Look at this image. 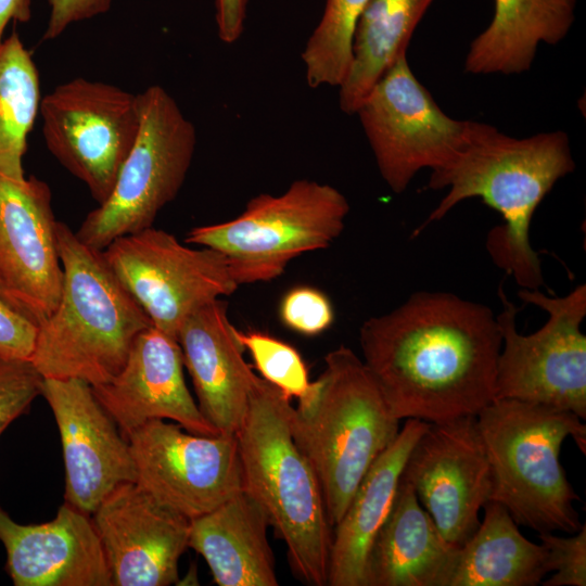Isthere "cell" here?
Returning <instances> with one entry per match:
<instances>
[{
	"mask_svg": "<svg viewBox=\"0 0 586 586\" xmlns=\"http://www.w3.org/2000/svg\"><path fill=\"white\" fill-rule=\"evenodd\" d=\"M362 361L397 419L476 415L495 399L501 334L481 303L420 291L359 329Z\"/></svg>",
	"mask_w": 586,
	"mask_h": 586,
	"instance_id": "6da1fadb",
	"label": "cell"
},
{
	"mask_svg": "<svg viewBox=\"0 0 586 586\" xmlns=\"http://www.w3.org/2000/svg\"><path fill=\"white\" fill-rule=\"evenodd\" d=\"M40 76L17 33L0 42V173L22 179L27 138L39 115Z\"/></svg>",
	"mask_w": 586,
	"mask_h": 586,
	"instance_id": "4316f807",
	"label": "cell"
},
{
	"mask_svg": "<svg viewBox=\"0 0 586 586\" xmlns=\"http://www.w3.org/2000/svg\"><path fill=\"white\" fill-rule=\"evenodd\" d=\"M221 298L191 314L177 341L205 419L222 434H235L257 375L244 359L245 348Z\"/></svg>",
	"mask_w": 586,
	"mask_h": 586,
	"instance_id": "ffe728a7",
	"label": "cell"
},
{
	"mask_svg": "<svg viewBox=\"0 0 586 586\" xmlns=\"http://www.w3.org/2000/svg\"><path fill=\"white\" fill-rule=\"evenodd\" d=\"M540 543L548 557L549 578L542 582L545 586H585L586 585V524L570 537H561L552 532L538 533Z\"/></svg>",
	"mask_w": 586,
	"mask_h": 586,
	"instance_id": "1f68e13d",
	"label": "cell"
},
{
	"mask_svg": "<svg viewBox=\"0 0 586 586\" xmlns=\"http://www.w3.org/2000/svg\"><path fill=\"white\" fill-rule=\"evenodd\" d=\"M102 254L151 324L175 339L191 314L239 288L220 253L191 249L153 226L117 238Z\"/></svg>",
	"mask_w": 586,
	"mask_h": 586,
	"instance_id": "7c38bea8",
	"label": "cell"
},
{
	"mask_svg": "<svg viewBox=\"0 0 586 586\" xmlns=\"http://www.w3.org/2000/svg\"><path fill=\"white\" fill-rule=\"evenodd\" d=\"M290 400L257 375L235 433L242 491L262 506L284 542L293 574L327 586L333 530L316 472L292 437Z\"/></svg>",
	"mask_w": 586,
	"mask_h": 586,
	"instance_id": "277c9868",
	"label": "cell"
},
{
	"mask_svg": "<svg viewBox=\"0 0 586 586\" xmlns=\"http://www.w3.org/2000/svg\"><path fill=\"white\" fill-rule=\"evenodd\" d=\"M183 367L177 339L151 326L137 336L122 370L91 387L125 437L153 419L173 420L194 434H221L200 411Z\"/></svg>",
	"mask_w": 586,
	"mask_h": 586,
	"instance_id": "ac0fdd59",
	"label": "cell"
},
{
	"mask_svg": "<svg viewBox=\"0 0 586 586\" xmlns=\"http://www.w3.org/2000/svg\"><path fill=\"white\" fill-rule=\"evenodd\" d=\"M38 324L0 295V359L29 360Z\"/></svg>",
	"mask_w": 586,
	"mask_h": 586,
	"instance_id": "d6a6232c",
	"label": "cell"
},
{
	"mask_svg": "<svg viewBox=\"0 0 586 586\" xmlns=\"http://www.w3.org/2000/svg\"><path fill=\"white\" fill-rule=\"evenodd\" d=\"M574 168L563 131L519 139L472 120L463 146L444 166L431 170L428 188L447 192L413 237L460 202L479 198L502 217V224L486 237L492 260L521 289L539 290L544 278L539 255L530 241L532 218L556 182Z\"/></svg>",
	"mask_w": 586,
	"mask_h": 586,
	"instance_id": "7a4b0ae2",
	"label": "cell"
},
{
	"mask_svg": "<svg viewBox=\"0 0 586 586\" xmlns=\"http://www.w3.org/2000/svg\"><path fill=\"white\" fill-rule=\"evenodd\" d=\"M348 212L336 188L298 179L281 194L253 196L230 220L192 228L184 241L220 253L239 285L266 282L280 277L295 257L329 247Z\"/></svg>",
	"mask_w": 586,
	"mask_h": 586,
	"instance_id": "52a82bcc",
	"label": "cell"
},
{
	"mask_svg": "<svg viewBox=\"0 0 586 586\" xmlns=\"http://www.w3.org/2000/svg\"><path fill=\"white\" fill-rule=\"evenodd\" d=\"M288 418L295 444L316 472L334 526L369 468L397 437L399 419L362 359L344 345L324 356L322 373L297 406H290Z\"/></svg>",
	"mask_w": 586,
	"mask_h": 586,
	"instance_id": "5b68a950",
	"label": "cell"
},
{
	"mask_svg": "<svg viewBox=\"0 0 586 586\" xmlns=\"http://www.w3.org/2000/svg\"><path fill=\"white\" fill-rule=\"evenodd\" d=\"M456 549L400 477L368 553L366 586H443Z\"/></svg>",
	"mask_w": 586,
	"mask_h": 586,
	"instance_id": "7402d4cb",
	"label": "cell"
},
{
	"mask_svg": "<svg viewBox=\"0 0 586 586\" xmlns=\"http://www.w3.org/2000/svg\"><path fill=\"white\" fill-rule=\"evenodd\" d=\"M434 0H369L354 35L353 61L340 88V107L355 114L384 73L406 54L411 36Z\"/></svg>",
	"mask_w": 586,
	"mask_h": 586,
	"instance_id": "484cf974",
	"label": "cell"
},
{
	"mask_svg": "<svg viewBox=\"0 0 586 586\" xmlns=\"http://www.w3.org/2000/svg\"><path fill=\"white\" fill-rule=\"evenodd\" d=\"M0 542L15 586H111L91 515L65 501L41 524H20L0 507Z\"/></svg>",
	"mask_w": 586,
	"mask_h": 586,
	"instance_id": "d6986e66",
	"label": "cell"
},
{
	"mask_svg": "<svg viewBox=\"0 0 586 586\" xmlns=\"http://www.w3.org/2000/svg\"><path fill=\"white\" fill-rule=\"evenodd\" d=\"M56 222L47 182L0 173V295L37 324L63 288Z\"/></svg>",
	"mask_w": 586,
	"mask_h": 586,
	"instance_id": "9a60e30c",
	"label": "cell"
},
{
	"mask_svg": "<svg viewBox=\"0 0 586 586\" xmlns=\"http://www.w3.org/2000/svg\"><path fill=\"white\" fill-rule=\"evenodd\" d=\"M31 14V0H0V42L11 22L27 23Z\"/></svg>",
	"mask_w": 586,
	"mask_h": 586,
	"instance_id": "d590c367",
	"label": "cell"
},
{
	"mask_svg": "<svg viewBox=\"0 0 586 586\" xmlns=\"http://www.w3.org/2000/svg\"><path fill=\"white\" fill-rule=\"evenodd\" d=\"M491 467L489 500L502 505L518 525L573 534L582 522L579 496L560 462L572 437L586 453V425L575 413L515 399H495L476 413Z\"/></svg>",
	"mask_w": 586,
	"mask_h": 586,
	"instance_id": "8992f818",
	"label": "cell"
},
{
	"mask_svg": "<svg viewBox=\"0 0 586 586\" xmlns=\"http://www.w3.org/2000/svg\"><path fill=\"white\" fill-rule=\"evenodd\" d=\"M429 422L406 419L392 445L369 468L334 525L328 586H366L372 542L387 518L406 460Z\"/></svg>",
	"mask_w": 586,
	"mask_h": 586,
	"instance_id": "44dd1931",
	"label": "cell"
},
{
	"mask_svg": "<svg viewBox=\"0 0 586 586\" xmlns=\"http://www.w3.org/2000/svg\"><path fill=\"white\" fill-rule=\"evenodd\" d=\"M126 438L136 466V483L189 520L242 489L235 434H194L175 422L153 419Z\"/></svg>",
	"mask_w": 586,
	"mask_h": 586,
	"instance_id": "4fadbf2b",
	"label": "cell"
},
{
	"mask_svg": "<svg viewBox=\"0 0 586 586\" xmlns=\"http://www.w3.org/2000/svg\"><path fill=\"white\" fill-rule=\"evenodd\" d=\"M111 586L176 584L189 547L190 520L165 507L136 482L114 488L91 514Z\"/></svg>",
	"mask_w": 586,
	"mask_h": 586,
	"instance_id": "e0dca14e",
	"label": "cell"
},
{
	"mask_svg": "<svg viewBox=\"0 0 586 586\" xmlns=\"http://www.w3.org/2000/svg\"><path fill=\"white\" fill-rule=\"evenodd\" d=\"M501 310L496 316L501 348L497 360L495 399H515L586 418V335L581 326L586 316V285L565 296L521 289L518 296L548 314L532 334L519 333V308L499 285ZM494 399V400H495Z\"/></svg>",
	"mask_w": 586,
	"mask_h": 586,
	"instance_id": "9c48e42d",
	"label": "cell"
},
{
	"mask_svg": "<svg viewBox=\"0 0 586 586\" xmlns=\"http://www.w3.org/2000/svg\"><path fill=\"white\" fill-rule=\"evenodd\" d=\"M368 2L327 0L321 21L302 53L309 87L342 85L353 61L355 30Z\"/></svg>",
	"mask_w": 586,
	"mask_h": 586,
	"instance_id": "83f0119b",
	"label": "cell"
},
{
	"mask_svg": "<svg viewBox=\"0 0 586 586\" xmlns=\"http://www.w3.org/2000/svg\"><path fill=\"white\" fill-rule=\"evenodd\" d=\"M247 1L215 0L216 23L221 41L233 43L240 38L243 31Z\"/></svg>",
	"mask_w": 586,
	"mask_h": 586,
	"instance_id": "e575fe53",
	"label": "cell"
},
{
	"mask_svg": "<svg viewBox=\"0 0 586 586\" xmlns=\"http://www.w3.org/2000/svg\"><path fill=\"white\" fill-rule=\"evenodd\" d=\"M473 536L457 548L443 586H535L550 573L543 544L524 537L507 509L488 500Z\"/></svg>",
	"mask_w": 586,
	"mask_h": 586,
	"instance_id": "d4e9b609",
	"label": "cell"
},
{
	"mask_svg": "<svg viewBox=\"0 0 586 586\" xmlns=\"http://www.w3.org/2000/svg\"><path fill=\"white\" fill-rule=\"evenodd\" d=\"M56 243L62 293L38 324L29 360L42 378L99 385L122 370L137 336L152 324L102 251L81 242L62 221L56 222Z\"/></svg>",
	"mask_w": 586,
	"mask_h": 586,
	"instance_id": "3957f363",
	"label": "cell"
},
{
	"mask_svg": "<svg viewBox=\"0 0 586 586\" xmlns=\"http://www.w3.org/2000/svg\"><path fill=\"white\" fill-rule=\"evenodd\" d=\"M39 116L47 149L103 203L138 136V93L77 77L42 95Z\"/></svg>",
	"mask_w": 586,
	"mask_h": 586,
	"instance_id": "30bf717a",
	"label": "cell"
},
{
	"mask_svg": "<svg viewBox=\"0 0 586 586\" xmlns=\"http://www.w3.org/2000/svg\"><path fill=\"white\" fill-rule=\"evenodd\" d=\"M42 380L30 360L0 359V435L41 395Z\"/></svg>",
	"mask_w": 586,
	"mask_h": 586,
	"instance_id": "f546056e",
	"label": "cell"
},
{
	"mask_svg": "<svg viewBox=\"0 0 586 586\" xmlns=\"http://www.w3.org/2000/svg\"><path fill=\"white\" fill-rule=\"evenodd\" d=\"M140 127L107 199L88 213L75 232L103 251L117 238L150 228L178 195L196 146L194 125L158 85L138 93Z\"/></svg>",
	"mask_w": 586,
	"mask_h": 586,
	"instance_id": "ba28073f",
	"label": "cell"
},
{
	"mask_svg": "<svg viewBox=\"0 0 586 586\" xmlns=\"http://www.w3.org/2000/svg\"><path fill=\"white\" fill-rule=\"evenodd\" d=\"M114 0H48L49 16L44 40L60 37L72 25L110 11Z\"/></svg>",
	"mask_w": 586,
	"mask_h": 586,
	"instance_id": "836d02e7",
	"label": "cell"
},
{
	"mask_svg": "<svg viewBox=\"0 0 586 586\" xmlns=\"http://www.w3.org/2000/svg\"><path fill=\"white\" fill-rule=\"evenodd\" d=\"M238 337L249 351L262 378L290 399L303 398L310 390L306 364L297 349L268 333L238 330Z\"/></svg>",
	"mask_w": 586,
	"mask_h": 586,
	"instance_id": "f1b7e54d",
	"label": "cell"
},
{
	"mask_svg": "<svg viewBox=\"0 0 586 586\" xmlns=\"http://www.w3.org/2000/svg\"><path fill=\"white\" fill-rule=\"evenodd\" d=\"M262 506L244 491L190 520L189 547L206 561L219 586H277Z\"/></svg>",
	"mask_w": 586,
	"mask_h": 586,
	"instance_id": "603a6c76",
	"label": "cell"
},
{
	"mask_svg": "<svg viewBox=\"0 0 586 586\" xmlns=\"http://www.w3.org/2000/svg\"><path fill=\"white\" fill-rule=\"evenodd\" d=\"M41 395L49 404L62 443L64 501L91 515L118 485L136 482L127 438L81 379L43 378Z\"/></svg>",
	"mask_w": 586,
	"mask_h": 586,
	"instance_id": "2e32d148",
	"label": "cell"
},
{
	"mask_svg": "<svg viewBox=\"0 0 586 586\" xmlns=\"http://www.w3.org/2000/svg\"><path fill=\"white\" fill-rule=\"evenodd\" d=\"M279 315L286 328L306 336L324 332L334 320L333 307L328 296L307 285L295 286L284 294Z\"/></svg>",
	"mask_w": 586,
	"mask_h": 586,
	"instance_id": "4dcf8cb0",
	"label": "cell"
},
{
	"mask_svg": "<svg viewBox=\"0 0 586 586\" xmlns=\"http://www.w3.org/2000/svg\"><path fill=\"white\" fill-rule=\"evenodd\" d=\"M576 0H495L489 25L470 43L464 69L473 75L528 71L540 43L557 44L575 18Z\"/></svg>",
	"mask_w": 586,
	"mask_h": 586,
	"instance_id": "cb8c5ba5",
	"label": "cell"
},
{
	"mask_svg": "<svg viewBox=\"0 0 586 586\" xmlns=\"http://www.w3.org/2000/svg\"><path fill=\"white\" fill-rule=\"evenodd\" d=\"M355 114L379 173L394 193L404 192L421 169L435 170L448 163L466 143L472 124L438 106L406 54L370 89Z\"/></svg>",
	"mask_w": 586,
	"mask_h": 586,
	"instance_id": "8fae6325",
	"label": "cell"
},
{
	"mask_svg": "<svg viewBox=\"0 0 586 586\" xmlns=\"http://www.w3.org/2000/svg\"><path fill=\"white\" fill-rule=\"evenodd\" d=\"M400 477L412 486L443 537L454 547L463 546L476 532L492 492L476 415L429 423Z\"/></svg>",
	"mask_w": 586,
	"mask_h": 586,
	"instance_id": "5bb4252c",
	"label": "cell"
}]
</instances>
